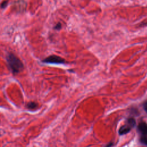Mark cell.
Masks as SVG:
<instances>
[{
    "label": "cell",
    "mask_w": 147,
    "mask_h": 147,
    "mask_svg": "<svg viewBox=\"0 0 147 147\" xmlns=\"http://www.w3.org/2000/svg\"><path fill=\"white\" fill-rule=\"evenodd\" d=\"M61 23H60V22L57 23V24L55 25V29L56 30H60V29H61Z\"/></svg>",
    "instance_id": "ba28073f"
},
{
    "label": "cell",
    "mask_w": 147,
    "mask_h": 147,
    "mask_svg": "<svg viewBox=\"0 0 147 147\" xmlns=\"http://www.w3.org/2000/svg\"><path fill=\"white\" fill-rule=\"evenodd\" d=\"M37 107V104L34 102H29L27 104V108L30 110H33Z\"/></svg>",
    "instance_id": "5b68a950"
},
{
    "label": "cell",
    "mask_w": 147,
    "mask_h": 147,
    "mask_svg": "<svg viewBox=\"0 0 147 147\" xmlns=\"http://www.w3.org/2000/svg\"><path fill=\"white\" fill-rule=\"evenodd\" d=\"M144 109L147 112V101H146L145 103H144Z\"/></svg>",
    "instance_id": "9c48e42d"
},
{
    "label": "cell",
    "mask_w": 147,
    "mask_h": 147,
    "mask_svg": "<svg viewBox=\"0 0 147 147\" xmlns=\"http://www.w3.org/2000/svg\"><path fill=\"white\" fill-rule=\"evenodd\" d=\"M140 141L142 144L147 145V137H145V136L142 137L140 139Z\"/></svg>",
    "instance_id": "8992f818"
},
{
    "label": "cell",
    "mask_w": 147,
    "mask_h": 147,
    "mask_svg": "<svg viewBox=\"0 0 147 147\" xmlns=\"http://www.w3.org/2000/svg\"><path fill=\"white\" fill-rule=\"evenodd\" d=\"M138 130L143 135L147 134V124L145 122H141L138 125Z\"/></svg>",
    "instance_id": "277c9868"
},
{
    "label": "cell",
    "mask_w": 147,
    "mask_h": 147,
    "mask_svg": "<svg viewBox=\"0 0 147 147\" xmlns=\"http://www.w3.org/2000/svg\"><path fill=\"white\" fill-rule=\"evenodd\" d=\"M6 61L11 71L14 74L21 72L24 67L21 61L13 53H9L6 56Z\"/></svg>",
    "instance_id": "6da1fadb"
},
{
    "label": "cell",
    "mask_w": 147,
    "mask_h": 147,
    "mask_svg": "<svg viewBox=\"0 0 147 147\" xmlns=\"http://www.w3.org/2000/svg\"><path fill=\"white\" fill-rule=\"evenodd\" d=\"M135 124H136V121L134 118H130L127 119L126 123L120 127L119 130V134L123 135L129 133L131 130V129L134 126Z\"/></svg>",
    "instance_id": "7a4b0ae2"
},
{
    "label": "cell",
    "mask_w": 147,
    "mask_h": 147,
    "mask_svg": "<svg viewBox=\"0 0 147 147\" xmlns=\"http://www.w3.org/2000/svg\"><path fill=\"white\" fill-rule=\"evenodd\" d=\"M42 62L48 64H60L65 63V60L57 55H51L44 59L42 60Z\"/></svg>",
    "instance_id": "3957f363"
},
{
    "label": "cell",
    "mask_w": 147,
    "mask_h": 147,
    "mask_svg": "<svg viewBox=\"0 0 147 147\" xmlns=\"http://www.w3.org/2000/svg\"><path fill=\"white\" fill-rule=\"evenodd\" d=\"M7 1H4L2 3H1V8L2 9H4L6 7L7 5Z\"/></svg>",
    "instance_id": "52a82bcc"
}]
</instances>
